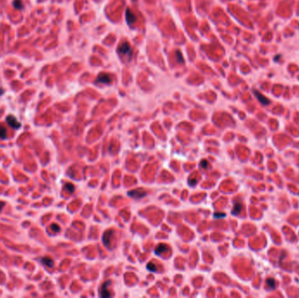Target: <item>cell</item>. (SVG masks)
Wrapping results in <instances>:
<instances>
[{"label":"cell","instance_id":"obj_1","mask_svg":"<svg viewBox=\"0 0 299 298\" xmlns=\"http://www.w3.org/2000/svg\"><path fill=\"white\" fill-rule=\"evenodd\" d=\"M118 52L120 53L121 56H122V58H126V59H130L132 56V49L130 47V46L129 45V43L124 42L122 43L119 48H118Z\"/></svg>","mask_w":299,"mask_h":298},{"label":"cell","instance_id":"obj_2","mask_svg":"<svg viewBox=\"0 0 299 298\" xmlns=\"http://www.w3.org/2000/svg\"><path fill=\"white\" fill-rule=\"evenodd\" d=\"M128 195L131 198L139 199H142L143 197H144L146 195V192L143 189H136V190H133L128 192Z\"/></svg>","mask_w":299,"mask_h":298},{"label":"cell","instance_id":"obj_3","mask_svg":"<svg viewBox=\"0 0 299 298\" xmlns=\"http://www.w3.org/2000/svg\"><path fill=\"white\" fill-rule=\"evenodd\" d=\"M6 122H7V123L9 124V126H11V127L13 128L14 129H19L20 126H21L20 122H18V120L16 119V117L13 116V115H8V116L6 117Z\"/></svg>","mask_w":299,"mask_h":298},{"label":"cell","instance_id":"obj_4","mask_svg":"<svg viewBox=\"0 0 299 298\" xmlns=\"http://www.w3.org/2000/svg\"><path fill=\"white\" fill-rule=\"evenodd\" d=\"M110 282H111L110 281H108L102 284V286L100 289V295L102 297H110L111 296V294L109 293V291L108 289V286L109 285Z\"/></svg>","mask_w":299,"mask_h":298},{"label":"cell","instance_id":"obj_5","mask_svg":"<svg viewBox=\"0 0 299 298\" xmlns=\"http://www.w3.org/2000/svg\"><path fill=\"white\" fill-rule=\"evenodd\" d=\"M113 234H114V231L113 230H108L107 231L104 235H103V238H102V240H103V243L106 247H110V242H111V238L113 237Z\"/></svg>","mask_w":299,"mask_h":298},{"label":"cell","instance_id":"obj_6","mask_svg":"<svg viewBox=\"0 0 299 298\" xmlns=\"http://www.w3.org/2000/svg\"><path fill=\"white\" fill-rule=\"evenodd\" d=\"M254 94L255 95V97L258 99V101H259L261 104H263V105H268V104L270 103V101H269L266 96H264L263 94H261L259 91L254 90Z\"/></svg>","mask_w":299,"mask_h":298},{"label":"cell","instance_id":"obj_7","mask_svg":"<svg viewBox=\"0 0 299 298\" xmlns=\"http://www.w3.org/2000/svg\"><path fill=\"white\" fill-rule=\"evenodd\" d=\"M112 81L111 77L106 74H102L98 76L97 80H96V82H101V83H103V84H108V83H110Z\"/></svg>","mask_w":299,"mask_h":298},{"label":"cell","instance_id":"obj_8","mask_svg":"<svg viewBox=\"0 0 299 298\" xmlns=\"http://www.w3.org/2000/svg\"><path fill=\"white\" fill-rule=\"evenodd\" d=\"M136 18L134 15V13L129 9H127V11H126V20H127L128 24H129V25L133 24L136 21Z\"/></svg>","mask_w":299,"mask_h":298},{"label":"cell","instance_id":"obj_9","mask_svg":"<svg viewBox=\"0 0 299 298\" xmlns=\"http://www.w3.org/2000/svg\"><path fill=\"white\" fill-rule=\"evenodd\" d=\"M241 209H242V205H241V203H239V202L235 203L234 206V209H233V211H232V214H234V215L239 214V213H241Z\"/></svg>","mask_w":299,"mask_h":298},{"label":"cell","instance_id":"obj_10","mask_svg":"<svg viewBox=\"0 0 299 298\" xmlns=\"http://www.w3.org/2000/svg\"><path fill=\"white\" fill-rule=\"evenodd\" d=\"M42 262L46 265V266H47L48 267H52L53 266H54V260L51 259V258H49V257H44V258H42Z\"/></svg>","mask_w":299,"mask_h":298},{"label":"cell","instance_id":"obj_11","mask_svg":"<svg viewBox=\"0 0 299 298\" xmlns=\"http://www.w3.org/2000/svg\"><path fill=\"white\" fill-rule=\"evenodd\" d=\"M266 283H267V285L270 288H275V280L273 279V278H268V279H267V281H266Z\"/></svg>","mask_w":299,"mask_h":298},{"label":"cell","instance_id":"obj_12","mask_svg":"<svg viewBox=\"0 0 299 298\" xmlns=\"http://www.w3.org/2000/svg\"><path fill=\"white\" fill-rule=\"evenodd\" d=\"M6 135H7L6 129L4 126H0V138L5 139L6 137Z\"/></svg>","mask_w":299,"mask_h":298},{"label":"cell","instance_id":"obj_13","mask_svg":"<svg viewBox=\"0 0 299 298\" xmlns=\"http://www.w3.org/2000/svg\"><path fill=\"white\" fill-rule=\"evenodd\" d=\"M165 248H167V247H166L165 245L160 244V245H159L158 247L156 248V252H155V253H156L157 254H161V253L165 251Z\"/></svg>","mask_w":299,"mask_h":298},{"label":"cell","instance_id":"obj_14","mask_svg":"<svg viewBox=\"0 0 299 298\" xmlns=\"http://www.w3.org/2000/svg\"><path fill=\"white\" fill-rule=\"evenodd\" d=\"M13 6H14L17 10L22 9V8H23L22 1H21V0H15V1L13 2Z\"/></svg>","mask_w":299,"mask_h":298},{"label":"cell","instance_id":"obj_15","mask_svg":"<svg viewBox=\"0 0 299 298\" xmlns=\"http://www.w3.org/2000/svg\"><path fill=\"white\" fill-rule=\"evenodd\" d=\"M65 189H66L68 192L72 193V192L74 191V185H72V184H70V183H67V184H66V185H65Z\"/></svg>","mask_w":299,"mask_h":298},{"label":"cell","instance_id":"obj_16","mask_svg":"<svg viewBox=\"0 0 299 298\" xmlns=\"http://www.w3.org/2000/svg\"><path fill=\"white\" fill-rule=\"evenodd\" d=\"M51 229H52L54 232H55V233H58V232L60 231V227L57 224H53V225L51 226Z\"/></svg>","mask_w":299,"mask_h":298},{"label":"cell","instance_id":"obj_17","mask_svg":"<svg viewBox=\"0 0 299 298\" xmlns=\"http://www.w3.org/2000/svg\"><path fill=\"white\" fill-rule=\"evenodd\" d=\"M147 268H148L149 270H151L152 272H155V271L157 270L156 266H155L154 264H152V263H149V264L147 265Z\"/></svg>","mask_w":299,"mask_h":298},{"label":"cell","instance_id":"obj_18","mask_svg":"<svg viewBox=\"0 0 299 298\" xmlns=\"http://www.w3.org/2000/svg\"><path fill=\"white\" fill-rule=\"evenodd\" d=\"M226 216V214L225 213H214V218L215 219H220V218H224Z\"/></svg>","mask_w":299,"mask_h":298},{"label":"cell","instance_id":"obj_19","mask_svg":"<svg viewBox=\"0 0 299 298\" xmlns=\"http://www.w3.org/2000/svg\"><path fill=\"white\" fill-rule=\"evenodd\" d=\"M5 206H6V203H5L4 201H1V200H0V212H1V211L3 210V208L5 207Z\"/></svg>","mask_w":299,"mask_h":298}]
</instances>
